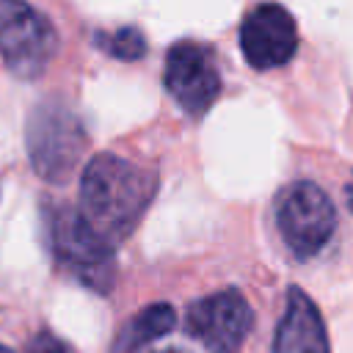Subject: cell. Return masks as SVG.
<instances>
[{
    "label": "cell",
    "instance_id": "obj_1",
    "mask_svg": "<svg viewBox=\"0 0 353 353\" xmlns=\"http://www.w3.org/2000/svg\"><path fill=\"white\" fill-rule=\"evenodd\" d=\"M157 190V176L119 154L102 152L88 160L80 179L77 212L110 245L127 237Z\"/></svg>",
    "mask_w": 353,
    "mask_h": 353
},
{
    "label": "cell",
    "instance_id": "obj_2",
    "mask_svg": "<svg viewBox=\"0 0 353 353\" xmlns=\"http://www.w3.org/2000/svg\"><path fill=\"white\" fill-rule=\"evenodd\" d=\"M50 245L58 262L74 273L85 287L110 292L116 281L113 245L91 229L74 207H55L50 212Z\"/></svg>",
    "mask_w": 353,
    "mask_h": 353
},
{
    "label": "cell",
    "instance_id": "obj_3",
    "mask_svg": "<svg viewBox=\"0 0 353 353\" xmlns=\"http://www.w3.org/2000/svg\"><path fill=\"white\" fill-rule=\"evenodd\" d=\"M85 152L77 116L61 102H39L28 119V154L41 179L66 182Z\"/></svg>",
    "mask_w": 353,
    "mask_h": 353
},
{
    "label": "cell",
    "instance_id": "obj_4",
    "mask_svg": "<svg viewBox=\"0 0 353 353\" xmlns=\"http://www.w3.org/2000/svg\"><path fill=\"white\" fill-rule=\"evenodd\" d=\"M58 50L52 22L33 6L0 0V58L17 77H39Z\"/></svg>",
    "mask_w": 353,
    "mask_h": 353
},
{
    "label": "cell",
    "instance_id": "obj_5",
    "mask_svg": "<svg viewBox=\"0 0 353 353\" xmlns=\"http://www.w3.org/2000/svg\"><path fill=\"white\" fill-rule=\"evenodd\" d=\"M276 223L295 256H314L336 229V210L314 182H292L279 193Z\"/></svg>",
    "mask_w": 353,
    "mask_h": 353
},
{
    "label": "cell",
    "instance_id": "obj_6",
    "mask_svg": "<svg viewBox=\"0 0 353 353\" xmlns=\"http://www.w3.org/2000/svg\"><path fill=\"white\" fill-rule=\"evenodd\" d=\"M254 325V312L237 290L212 292L190 303L185 328L207 353H237Z\"/></svg>",
    "mask_w": 353,
    "mask_h": 353
},
{
    "label": "cell",
    "instance_id": "obj_7",
    "mask_svg": "<svg viewBox=\"0 0 353 353\" xmlns=\"http://www.w3.org/2000/svg\"><path fill=\"white\" fill-rule=\"evenodd\" d=\"M163 83L188 116H201L221 94V74L212 52L196 41H176L165 55Z\"/></svg>",
    "mask_w": 353,
    "mask_h": 353
},
{
    "label": "cell",
    "instance_id": "obj_8",
    "mask_svg": "<svg viewBox=\"0 0 353 353\" xmlns=\"http://www.w3.org/2000/svg\"><path fill=\"white\" fill-rule=\"evenodd\" d=\"M298 30L287 8L276 3L256 6L240 25V50L254 69H273L295 55Z\"/></svg>",
    "mask_w": 353,
    "mask_h": 353
},
{
    "label": "cell",
    "instance_id": "obj_9",
    "mask_svg": "<svg viewBox=\"0 0 353 353\" xmlns=\"http://www.w3.org/2000/svg\"><path fill=\"white\" fill-rule=\"evenodd\" d=\"M273 353H328L323 317L312 298L292 287L273 336Z\"/></svg>",
    "mask_w": 353,
    "mask_h": 353
},
{
    "label": "cell",
    "instance_id": "obj_10",
    "mask_svg": "<svg viewBox=\"0 0 353 353\" xmlns=\"http://www.w3.org/2000/svg\"><path fill=\"white\" fill-rule=\"evenodd\" d=\"M174 325H176L174 306H168V303H149V306H143L135 317H130L119 328L116 342H113V353H135L143 345L171 334Z\"/></svg>",
    "mask_w": 353,
    "mask_h": 353
},
{
    "label": "cell",
    "instance_id": "obj_11",
    "mask_svg": "<svg viewBox=\"0 0 353 353\" xmlns=\"http://www.w3.org/2000/svg\"><path fill=\"white\" fill-rule=\"evenodd\" d=\"M94 44L119 61H138L146 52V39L135 25H124L113 33H97Z\"/></svg>",
    "mask_w": 353,
    "mask_h": 353
},
{
    "label": "cell",
    "instance_id": "obj_12",
    "mask_svg": "<svg viewBox=\"0 0 353 353\" xmlns=\"http://www.w3.org/2000/svg\"><path fill=\"white\" fill-rule=\"evenodd\" d=\"M28 353H69V347H66L63 342H58L52 334L41 331V334H36V336L30 339Z\"/></svg>",
    "mask_w": 353,
    "mask_h": 353
},
{
    "label": "cell",
    "instance_id": "obj_13",
    "mask_svg": "<svg viewBox=\"0 0 353 353\" xmlns=\"http://www.w3.org/2000/svg\"><path fill=\"white\" fill-rule=\"evenodd\" d=\"M347 204H350V210H353V185L347 188Z\"/></svg>",
    "mask_w": 353,
    "mask_h": 353
},
{
    "label": "cell",
    "instance_id": "obj_14",
    "mask_svg": "<svg viewBox=\"0 0 353 353\" xmlns=\"http://www.w3.org/2000/svg\"><path fill=\"white\" fill-rule=\"evenodd\" d=\"M0 353H14L11 347H6V345H0Z\"/></svg>",
    "mask_w": 353,
    "mask_h": 353
},
{
    "label": "cell",
    "instance_id": "obj_15",
    "mask_svg": "<svg viewBox=\"0 0 353 353\" xmlns=\"http://www.w3.org/2000/svg\"><path fill=\"white\" fill-rule=\"evenodd\" d=\"M157 353H182V350H157Z\"/></svg>",
    "mask_w": 353,
    "mask_h": 353
}]
</instances>
